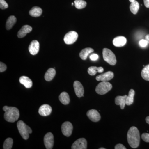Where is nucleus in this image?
<instances>
[{
  "instance_id": "f257e3e1",
  "label": "nucleus",
  "mask_w": 149,
  "mask_h": 149,
  "mask_svg": "<svg viewBox=\"0 0 149 149\" xmlns=\"http://www.w3.org/2000/svg\"><path fill=\"white\" fill-rule=\"evenodd\" d=\"M127 141L130 146L133 148H136L139 146L140 142V133L136 127H131L128 130Z\"/></svg>"
},
{
  "instance_id": "f03ea898",
  "label": "nucleus",
  "mask_w": 149,
  "mask_h": 149,
  "mask_svg": "<svg viewBox=\"0 0 149 149\" xmlns=\"http://www.w3.org/2000/svg\"><path fill=\"white\" fill-rule=\"evenodd\" d=\"M5 111L4 118L7 121L13 123L18 120L19 117V111L15 107L5 106L3 107Z\"/></svg>"
},
{
  "instance_id": "7ed1b4c3",
  "label": "nucleus",
  "mask_w": 149,
  "mask_h": 149,
  "mask_svg": "<svg viewBox=\"0 0 149 149\" xmlns=\"http://www.w3.org/2000/svg\"><path fill=\"white\" fill-rule=\"evenodd\" d=\"M17 127L19 132L23 139L26 140L29 139V134L32 133V130L29 126L22 120H19L17 123Z\"/></svg>"
},
{
  "instance_id": "20e7f679",
  "label": "nucleus",
  "mask_w": 149,
  "mask_h": 149,
  "mask_svg": "<svg viewBox=\"0 0 149 149\" xmlns=\"http://www.w3.org/2000/svg\"><path fill=\"white\" fill-rule=\"evenodd\" d=\"M104 60L109 64L114 65L116 64V59L114 53L109 49L104 48L102 52Z\"/></svg>"
},
{
  "instance_id": "39448f33",
  "label": "nucleus",
  "mask_w": 149,
  "mask_h": 149,
  "mask_svg": "<svg viewBox=\"0 0 149 149\" xmlns=\"http://www.w3.org/2000/svg\"><path fill=\"white\" fill-rule=\"evenodd\" d=\"M112 88V85L109 82L102 81L96 87V93L99 95H104L109 92Z\"/></svg>"
},
{
  "instance_id": "423d86ee",
  "label": "nucleus",
  "mask_w": 149,
  "mask_h": 149,
  "mask_svg": "<svg viewBox=\"0 0 149 149\" xmlns=\"http://www.w3.org/2000/svg\"><path fill=\"white\" fill-rule=\"evenodd\" d=\"M78 37V35L77 32L73 31H70L65 35V43L66 45H72L76 42Z\"/></svg>"
},
{
  "instance_id": "0eeeda50",
  "label": "nucleus",
  "mask_w": 149,
  "mask_h": 149,
  "mask_svg": "<svg viewBox=\"0 0 149 149\" xmlns=\"http://www.w3.org/2000/svg\"><path fill=\"white\" fill-rule=\"evenodd\" d=\"M73 126L72 123L69 121H66L61 125V130L63 134L66 137H69L72 134Z\"/></svg>"
},
{
  "instance_id": "6e6552de",
  "label": "nucleus",
  "mask_w": 149,
  "mask_h": 149,
  "mask_svg": "<svg viewBox=\"0 0 149 149\" xmlns=\"http://www.w3.org/2000/svg\"><path fill=\"white\" fill-rule=\"evenodd\" d=\"M44 144L47 149L53 148L54 144V137L52 133L49 132L44 137Z\"/></svg>"
},
{
  "instance_id": "1a4fd4ad",
  "label": "nucleus",
  "mask_w": 149,
  "mask_h": 149,
  "mask_svg": "<svg viewBox=\"0 0 149 149\" xmlns=\"http://www.w3.org/2000/svg\"><path fill=\"white\" fill-rule=\"evenodd\" d=\"M87 148V141L84 138H80L75 141L72 146V149H86Z\"/></svg>"
},
{
  "instance_id": "9d476101",
  "label": "nucleus",
  "mask_w": 149,
  "mask_h": 149,
  "mask_svg": "<svg viewBox=\"0 0 149 149\" xmlns=\"http://www.w3.org/2000/svg\"><path fill=\"white\" fill-rule=\"evenodd\" d=\"M87 115L89 119L93 122H98L101 119L100 115L96 110L91 109L88 111Z\"/></svg>"
},
{
  "instance_id": "9b49d317",
  "label": "nucleus",
  "mask_w": 149,
  "mask_h": 149,
  "mask_svg": "<svg viewBox=\"0 0 149 149\" xmlns=\"http://www.w3.org/2000/svg\"><path fill=\"white\" fill-rule=\"evenodd\" d=\"M74 92L78 97H83L84 93V88L79 81H75L73 84Z\"/></svg>"
},
{
  "instance_id": "f8f14e48",
  "label": "nucleus",
  "mask_w": 149,
  "mask_h": 149,
  "mask_svg": "<svg viewBox=\"0 0 149 149\" xmlns=\"http://www.w3.org/2000/svg\"><path fill=\"white\" fill-rule=\"evenodd\" d=\"M40 50V43L37 40H33L29 45V53L32 55L37 54Z\"/></svg>"
},
{
  "instance_id": "ddd939ff",
  "label": "nucleus",
  "mask_w": 149,
  "mask_h": 149,
  "mask_svg": "<svg viewBox=\"0 0 149 149\" xmlns=\"http://www.w3.org/2000/svg\"><path fill=\"white\" fill-rule=\"evenodd\" d=\"M114 77L113 72L112 71H108L104 74L98 75L96 77L97 81H108L111 80Z\"/></svg>"
},
{
  "instance_id": "4468645a",
  "label": "nucleus",
  "mask_w": 149,
  "mask_h": 149,
  "mask_svg": "<svg viewBox=\"0 0 149 149\" xmlns=\"http://www.w3.org/2000/svg\"><path fill=\"white\" fill-rule=\"evenodd\" d=\"M52 112V107L47 104L41 106L39 109V114L43 116H46L49 115Z\"/></svg>"
},
{
  "instance_id": "2eb2a0df",
  "label": "nucleus",
  "mask_w": 149,
  "mask_h": 149,
  "mask_svg": "<svg viewBox=\"0 0 149 149\" xmlns=\"http://www.w3.org/2000/svg\"><path fill=\"white\" fill-rule=\"evenodd\" d=\"M32 30V27L29 25H24L19 31L17 33V37L19 38H23L27 35V33L31 32Z\"/></svg>"
},
{
  "instance_id": "dca6fc26",
  "label": "nucleus",
  "mask_w": 149,
  "mask_h": 149,
  "mask_svg": "<svg viewBox=\"0 0 149 149\" xmlns=\"http://www.w3.org/2000/svg\"><path fill=\"white\" fill-rule=\"evenodd\" d=\"M127 42L125 37L123 36H119L115 38L113 41L114 46L116 47H122L125 45Z\"/></svg>"
},
{
  "instance_id": "f3484780",
  "label": "nucleus",
  "mask_w": 149,
  "mask_h": 149,
  "mask_svg": "<svg viewBox=\"0 0 149 149\" xmlns=\"http://www.w3.org/2000/svg\"><path fill=\"white\" fill-rule=\"evenodd\" d=\"M127 96H118L115 99V102L117 105H120V109H123L126 104V99Z\"/></svg>"
},
{
  "instance_id": "a211bd4d",
  "label": "nucleus",
  "mask_w": 149,
  "mask_h": 149,
  "mask_svg": "<svg viewBox=\"0 0 149 149\" xmlns=\"http://www.w3.org/2000/svg\"><path fill=\"white\" fill-rule=\"evenodd\" d=\"M19 83L24 85L26 88H30L32 87V80L27 76H22L19 79Z\"/></svg>"
},
{
  "instance_id": "6ab92c4d",
  "label": "nucleus",
  "mask_w": 149,
  "mask_h": 149,
  "mask_svg": "<svg viewBox=\"0 0 149 149\" xmlns=\"http://www.w3.org/2000/svg\"><path fill=\"white\" fill-rule=\"evenodd\" d=\"M94 52V49L91 48H86L80 52L79 56L80 58L83 60L87 59L88 56L90 54Z\"/></svg>"
},
{
  "instance_id": "aec40b11",
  "label": "nucleus",
  "mask_w": 149,
  "mask_h": 149,
  "mask_svg": "<svg viewBox=\"0 0 149 149\" xmlns=\"http://www.w3.org/2000/svg\"><path fill=\"white\" fill-rule=\"evenodd\" d=\"M60 101L64 105H67L70 102L69 95L66 92H62L59 96Z\"/></svg>"
},
{
  "instance_id": "412c9836",
  "label": "nucleus",
  "mask_w": 149,
  "mask_h": 149,
  "mask_svg": "<svg viewBox=\"0 0 149 149\" xmlns=\"http://www.w3.org/2000/svg\"><path fill=\"white\" fill-rule=\"evenodd\" d=\"M42 10L39 7L35 6L32 8L29 12V14L33 17H38L42 15Z\"/></svg>"
},
{
  "instance_id": "4be33fe9",
  "label": "nucleus",
  "mask_w": 149,
  "mask_h": 149,
  "mask_svg": "<svg viewBox=\"0 0 149 149\" xmlns=\"http://www.w3.org/2000/svg\"><path fill=\"white\" fill-rule=\"evenodd\" d=\"M55 70L53 68H50L48 70L45 75V80L47 81H50L53 79L56 75Z\"/></svg>"
},
{
  "instance_id": "5701e85b",
  "label": "nucleus",
  "mask_w": 149,
  "mask_h": 149,
  "mask_svg": "<svg viewBox=\"0 0 149 149\" xmlns=\"http://www.w3.org/2000/svg\"><path fill=\"white\" fill-rule=\"evenodd\" d=\"M104 71V68L102 67L91 66L88 68V72L91 75H95L97 73H102Z\"/></svg>"
},
{
  "instance_id": "b1692460",
  "label": "nucleus",
  "mask_w": 149,
  "mask_h": 149,
  "mask_svg": "<svg viewBox=\"0 0 149 149\" xmlns=\"http://www.w3.org/2000/svg\"><path fill=\"white\" fill-rule=\"evenodd\" d=\"M17 19L15 16L13 15L10 16L8 19L6 23V28L7 30H10L13 27L15 24L16 23Z\"/></svg>"
},
{
  "instance_id": "393cba45",
  "label": "nucleus",
  "mask_w": 149,
  "mask_h": 149,
  "mask_svg": "<svg viewBox=\"0 0 149 149\" xmlns=\"http://www.w3.org/2000/svg\"><path fill=\"white\" fill-rule=\"evenodd\" d=\"M135 94V91L133 89L130 90L128 96H127L126 99V104L127 105H130L133 103Z\"/></svg>"
},
{
  "instance_id": "a878e982",
  "label": "nucleus",
  "mask_w": 149,
  "mask_h": 149,
  "mask_svg": "<svg viewBox=\"0 0 149 149\" xmlns=\"http://www.w3.org/2000/svg\"><path fill=\"white\" fill-rule=\"evenodd\" d=\"M141 74L143 79L149 81V64L144 67L141 71Z\"/></svg>"
},
{
  "instance_id": "bb28decb",
  "label": "nucleus",
  "mask_w": 149,
  "mask_h": 149,
  "mask_svg": "<svg viewBox=\"0 0 149 149\" xmlns=\"http://www.w3.org/2000/svg\"><path fill=\"white\" fill-rule=\"evenodd\" d=\"M139 9V4L137 1H134L133 2L131 3L130 6V11L133 14H136L138 13Z\"/></svg>"
},
{
  "instance_id": "cd10ccee",
  "label": "nucleus",
  "mask_w": 149,
  "mask_h": 149,
  "mask_svg": "<svg viewBox=\"0 0 149 149\" xmlns=\"http://www.w3.org/2000/svg\"><path fill=\"white\" fill-rule=\"evenodd\" d=\"M74 3L75 8L78 9L85 8L87 6V3L84 0H75Z\"/></svg>"
},
{
  "instance_id": "c85d7f7f",
  "label": "nucleus",
  "mask_w": 149,
  "mask_h": 149,
  "mask_svg": "<svg viewBox=\"0 0 149 149\" xmlns=\"http://www.w3.org/2000/svg\"><path fill=\"white\" fill-rule=\"evenodd\" d=\"M13 140L11 138H8L7 139L4 141L3 148L4 149H11L12 148L13 145Z\"/></svg>"
},
{
  "instance_id": "c756f323",
  "label": "nucleus",
  "mask_w": 149,
  "mask_h": 149,
  "mask_svg": "<svg viewBox=\"0 0 149 149\" xmlns=\"http://www.w3.org/2000/svg\"><path fill=\"white\" fill-rule=\"evenodd\" d=\"M8 7L7 3L5 0H0V8L1 9H5Z\"/></svg>"
},
{
  "instance_id": "7c9ffc66",
  "label": "nucleus",
  "mask_w": 149,
  "mask_h": 149,
  "mask_svg": "<svg viewBox=\"0 0 149 149\" xmlns=\"http://www.w3.org/2000/svg\"><path fill=\"white\" fill-rule=\"evenodd\" d=\"M142 139L145 142L149 143V133H143L142 135Z\"/></svg>"
},
{
  "instance_id": "2f4dec72",
  "label": "nucleus",
  "mask_w": 149,
  "mask_h": 149,
  "mask_svg": "<svg viewBox=\"0 0 149 149\" xmlns=\"http://www.w3.org/2000/svg\"><path fill=\"white\" fill-rule=\"evenodd\" d=\"M7 69L6 65L2 62L0 63V72H2L5 71Z\"/></svg>"
},
{
  "instance_id": "473e14b6",
  "label": "nucleus",
  "mask_w": 149,
  "mask_h": 149,
  "mask_svg": "<svg viewBox=\"0 0 149 149\" xmlns=\"http://www.w3.org/2000/svg\"><path fill=\"white\" fill-rule=\"evenodd\" d=\"M148 42L146 40H142L139 42V45L142 47H145L148 45Z\"/></svg>"
},
{
  "instance_id": "72a5a7b5",
  "label": "nucleus",
  "mask_w": 149,
  "mask_h": 149,
  "mask_svg": "<svg viewBox=\"0 0 149 149\" xmlns=\"http://www.w3.org/2000/svg\"><path fill=\"white\" fill-rule=\"evenodd\" d=\"M90 58L91 60L95 61L99 58V56L97 54H93L90 56Z\"/></svg>"
},
{
  "instance_id": "f704fd0d",
  "label": "nucleus",
  "mask_w": 149,
  "mask_h": 149,
  "mask_svg": "<svg viewBox=\"0 0 149 149\" xmlns=\"http://www.w3.org/2000/svg\"><path fill=\"white\" fill-rule=\"evenodd\" d=\"M115 149H126V148L123 145L121 144H118L115 146Z\"/></svg>"
},
{
  "instance_id": "c9c22d12",
  "label": "nucleus",
  "mask_w": 149,
  "mask_h": 149,
  "mask_svg": "<svg viewBox=\"0 0 149 149\" xmlns=\"http://www.w3.org/2000/svg\"><path fill=\"white\" fill-rule=\"evenodd\" d=\"M144 3L145 6L149 8V0H144Z\"/></svg>"
},
{
  "instance_id": "e433bc0d",
  "label": "nucleus",
  "mask_w": 149,
  "mask_h": 149,
  "mask_svg": "<svg viewBox=\"0 0 149 149\" xmlns=\"http://www.w3.org/2000/svg\"><path fill=\"white\" fill-rule=\"evenodd\" d=\"M145 40H146L148 43L149 44V34L147 35L145 37Z\"/></svg>"
},
{
  "instance_id": "4c0bfd02",
  "label": "nucleus",
  "mask_w": 149,
  "mask_h": 149,
  "mask_svg": "<svg viewBox=\"0 0 149 149\" xmlns=\"http://www.w3.org/2000/svg\"><path fill=\"white\" fill-rule=\"evenodd\" d=\"M146 120L147 123H148V124H149V116H147V117L146 118Z\"/></svg>"
},
{
  "instance_id": "58836bf2",
  "label": "nucleus",
  "mask_w": 149,
  "mask_h": 149,
  "mask_svg": "<svg viewBox=\"0 0 149 149\" xmlns=\"http://www.w3.org/2000/svg\"><path fill=\"white\" fill-rule=\"evenodd\" d=\"M129 1H130V2L132 3L135 1V0H129Z\"/></svg>"
},
{
  "instance_id": "ea45409f",
  "label": "nucleus",
  "mask_w": 149,
  "mask_h": 149,
  "mask_svg": "<svg viewBox=\"0 0 149 149\" xmlns=\"http://www.w3.org/2000/svg\"><path fill=\"white\" fill-rule=\"evenodd\" d=\"M99 149H105V148H99Z\"/></svg>"
},
{
  "instance_id": "a19ab883",
  "label": "nucleus",
  "mask_w": 149,
  "mask_h": 149,
  "mask_svg": "<svg viewBox=\"0 0 149 149\" xmlns=\"http://www.w3.org/2000/svg\"><path fill=\"white\" fill-rule=\"evenodd\" d=\"M72 6L74 5V3H72Z\"/></svg>"
}]
</instances>
